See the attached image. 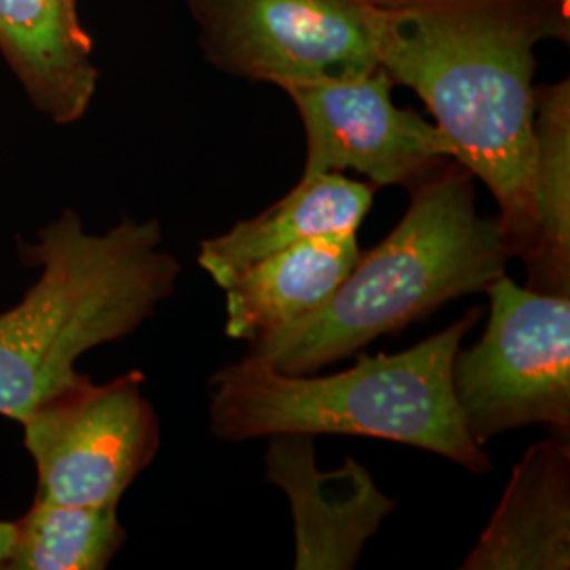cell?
<instances>
[{"instance_id": "6da1fadb", "label": "cell", "mask_w": 570, "mask_h": 570, "mask_svg": "<svg viewBox=\"0 0 570 570\" xmlns=\"http://www.w3.org/2000/svg\"><path fill=\"white\" fill-rule=\"evenodd\" d=\"M379 66L412 89L489 188L511 258L534 235L537 45L570 39L556 0H360Z\"/></svg>"}, {"instance_id": "7a4b0ae2", "label": "cell", "mask_w": 570, "mask_h": 570, "mask_svg": "<svg viewBox=\"0 0 570 570\" xmlns=\"http://www.w3.org/2000/svg\"><path fill=\"white\" fill-rule=\"evenodd\" d=\"M473 180L452 159L412 188L402 220L326 303L254 341L249 355L284 374H315L503 277L510 249L499 218L478 214Z\"/></svg>"}, {"instance_id": "3957f363", "label": "cell", "mask_w": 570, "mask_h": 570, "mask_svg": "<svg viewBox=\"0 0 570 570\" xmlns=\"http://www.w3.org/2000/svg\"><path fill=\"white\" fill-rule=\"evenodd\" d=\"M480 311L402 353L362 355L336 374H284L247 355L209 381V429L228 442L277 433L364 435L433 452L473 473L492 469L469 438L452 362Z\"/></svg>"}, {"instance_id": "277c9868", "label": "cell", "mask_w": 570, "mask_h": 570, "mask_svg": "<svg viewBox=\"0 0 570 570\" xmlns=\"http://www.w3.org/2000/svg\"><path fill=\"white\" fill-rule=\"evenodd\" d=\"M159 220L125 218L104 235L75 212L20 242L26 265L42 268L20 305L0 315V416L20 421L42 397L72 381L77 360L140 330L183 273L165 252Z\"/></svg>"}, {"instance_id": "5b68a950", "label": "cell", "mask_w": 570, "mask_h": 570, "mask_svg": "<svg viewBox=\"0 0 570 570\" xmlns=\"http://www.w3.org/2000/svg\"><path fill=\"white\" fill-rule=\"evenodd\" d=\"M484 292L487 330L452 362V391L469 438L484 449L492 438L529 425L569 438L570 296L534 292L508 275Z\"/></svg>"}, {"instance_id": "8992f818", "label": "cell", "mask_w": 570, "mask_h": 570, "mask_svg": "<svg viewBox=\"0 0 570 570\" xmlns=\"http://www.w3.org/2000/svg\"><path fill=\"white\" fill-rule=\"evenodd\" d=\"M134 370L98 385L87 374L56 389L20 423L37 468V499L119 508L161 446L159 416Z\"/></svg>"}, {"instance_id": "52a82bcc", "label": "cell", "mask_w": 570, "mask_h": 570, "mask_svg": "<svg viewBox=\"0 0 570 570\" xmlns=\"http://www.w3.org/2000/svg\"><path fill=\"white\" fill-rule=\"evenodd\" d=\"M205 60L279 89L379 66L360 0H188Z\"/></svg>"}, {"instance_id": "ba28073f", "label": "cell", "mask_w": 570, "mask_h": 570, "mask_svg": "<svg viewBox=\"0 0 570 570\" xmlns=\"http://www.w3.org/2000/svg\"><path fill=\"white\" fill-rule=\"evenodd\" d=\"M393 87L383 66L285 87L305 127L301 178L353 169L376 188L412 190L442 171L454 159L446 136L416 110L395 106Z\"/></svg>"}, {"instance_id": "9c48e42d", "label": "cell", "mask_w": 570, "mask_h": 570, "mask_svg": "<svg viewBox=\"0 0 570 570\" xmlns=\"http://www.w3.org/2000/svg\"><path fill=\"white\" fill-rule=\"evenodd\" d=\"M266 482L284 490L294 518V569L351 570L367 539L395 511L360 461L346 459L322 471L315 459V435H268Z\"/></svg>"}, {"instance_id": "30bf717a", "label": "cell", "mask_w": 570, "mask_h": 570, "mask_svg": "<svg viewBox=\"0 0 570 570\" xmlns=\"http://www.w3.org/2000/svg\"><path fill=\"white\" fill-rule=\"evenodd\" d=\"M461 570L570 569L569 440L532 444Z\"/></svg>"}, {"instance_id": "8fae6325", "label": "cell", "mask_w": 570, "mask_h": 570, "mask_svg": "<svg viewBox=\"0 0 570 570\" xmlns=\"http://www.w3.org/2000/svg\"><path fill=\"white\" fill-rule=\"evenodd\" d=\"M357 233L338 230L289 245L225 285V332L252 345L324 305L360 258Z\"/></svg>"}, {"instance_id": "7c38bea8", "label": "cell", "mask_w": 570, "mask_h": 570, "mask_svg": "<svg viewBox=\"0 0 570 570\" xmlns=\"http://www.w3.org/2000/svg\"><path fill=\"white\" fill-rule=\"evenodd\" d=\"M376 186L345 174L301 178L279 202L199 245V266L220 285L230 284L247 266L306 239L357 233L374 204Z\"/></svg>"}, {"instance_id": "4fadbf2b", "label": "cell", "mask_w": 570, "mask_h": 570, "mask_svg": "<svg viewBox=\"0 0 570 570\" xmlns=\"http://www.w3.org/2000/svg\"><path fill=\"white\" fill-rule=\"evenodd\" d=\"M0 42L51 119H81L96 91L91 42L75 0H0Z\"/></svg>"}, {"instance_id": "5bb4252c", "label": "cell", "mask_w": 570, "mask_h": 570, "mask_svg": "<svg viewBox=\"0 0 570 570\" xmlns=\"http://www.w3.org/2000/svg\"><path fill=\"white\" fill-rule=\"evenodd\" d=\"M537 235L524 268L530 289L570 296V82L534 89Z\"/></svg>"}, {"instance_id": "9a60e30c", "label": "cell", "mask_w": 570, "mask_h": 570, "mask_svg": "<svg viewBox=\"0 0 570 570\" xmlns=\"http://www.w3.org/2000/svg\"><path fill=\"white\" fill-rule=\"evenodd\" d=\"M127 532L119 508L42 501L13 522L2 570H104L121 551Z\"/></svg>"}, {"instance_id": "2e32d148", "label": "cell", "mask_w": 570, "mask_h": 570, "mask_svg": "<svg viewBox=\"0 0 570 570\" xmlns=\"http://www.w3.org/2000/svg\"><path fill=\"white\" fill-rule=\"evenodd\" d=\"M11 539H13V522H0V570L9 556Z\"/></svg>"}, {"instance_id": "e0dca14e", "label": "cell", "mask_w": 570, "mask_h": 570, "mask_svg": "<svg viewBox=\"0 0 570 570\" xmlns=\"http://www.w3.org/2000/svg\"><path fill=\"white\" fill-rule=\"evenodd\" d=\"M556 2L562 7V11H564V13H569L570 16V0H556Z\"/></svg>"}]
</instances>
